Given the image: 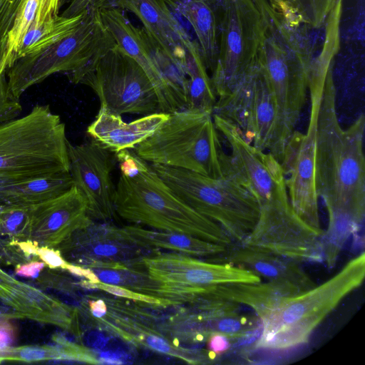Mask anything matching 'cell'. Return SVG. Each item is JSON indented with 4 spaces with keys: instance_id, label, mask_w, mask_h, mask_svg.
Listing matches in <instances>:
<instances>
[{
    "instance_id": "cell-1",
    "label": "cell",
    "mask_w": 365,
    "mask_h": 365,
    "mask_svg": "<svg viewBox=\"0 0 365 365\" xmlns=\"http://www.w3.org/2000/svg\"><path fill=\"white\" fill-rule=\"evenodd\" d=\"M329 70L321 97L316 129L314 181L329 217L322 237L324 261L336 264L347 240L364 222L365 161L364 114L344 130L336 111V88Z\"/></svg>"
},
{
    "instance_id": "cell-2",
    "label": "cell",
    "mask_w": 365,
    "mask_h": 365,
    "mask_svg": "<svg viewBox=\"0 0 365 365\" xmlns=\"http://www.w3.org/2000/svg\"><path fill=\"white\" fill-rule=\"evenodd\" d=\"M68 173L66 125L48 105L0 123V180Z\"/></svg>"
},
{
    "instance_id": "cell-3",
    "label": "cell",
    "mask_w": 365,
    "mask_h": 365,
    "mask_svg": "<svg viewBox=\"0 0 365 365\" xmlns=\"http://www.w3.org/2000/svg\"><path fill=\"white\" fill-rule=\"evenodd\" d=\"M219 134L212 113L184 108L169 113L155 132L132 150L150 164L220 178L228 175L230 164Z\"/></svg>"
},
{
    "instance_id": "cell-4",
    "label": "cell",
    "mask_w": 365,
    "mask_h": 365,
    "mask_svg": "<svg viewBox=\"0 0 365 365\" xmlns=\"http://www.w3.org/2000/svg\"><path fill=\"white\" fill-rule=\"evenodd\" d=\"M113 202L115 214L130 222L192 235L225 247L235 243L220 225L178 197L150 164L135 177L120 175Z\"/></svg>"
},
{
    "instance_id": "cell-5",
    "label": "cell",
    "mask_w": 365,
    "mask_h": 365,
    "mask_svg": "<svg viewBox=\"0 0 365 365\" xmlns=\"http://www.w3.org/2000/svg\"><path fill=\"white\" fill-rule=\"evenodd\" d=\"M365 276V255L352 258L332 277L294 297H289L262 322L255 347L285 350L307 343L313 331Z\"/></svg>"
},
{
    "instance_id": "cell-6",
    "label": "cell",
    "mask_w": 365,
    "mask_h": 365,
    "mask_svg": "<svg viewBox=\"0 0 365 365\" xmlns=\"http://www.w3.org/2000/svg\"><path fill=\"white\" fill-rule=\"evenodd\" d=\"M270 2V1H269ZM269 24L257 56L289 138L295 130L309 89L313 52L295 26L271 2Z\"/></svg>"
},
{
    "instance_id": "cell-7",
    "label": "cell",
    "mask_w": 365,
    "mask_h": 365,
    "mask_svg": "<svg viewBox=\"0 0 365 365\" xmlns=\"http://www.w3.org/2000/svg\"><path fill=\"white\" fill-rule=\"evenodd\" d=\"M150 166L178 197L220 225L234 242L241 243L256 225L260 206L233 178H212L158 164Z\"/></svg>"
},
{
    "instance_id": "cell-8",
    "label": "cell",
    "mask_w": 365,
    "mask_h": 365,
    "mask_svg": "<svg viewBox=\"0 0 365 365\" xmlns=\"http://www.w3.org/2000/svg\"><path fill=\"white\" fill-rule=\"evenodd\" d=\"M98 9L84 12L81 23L67 36L32 55L18 59L8 70L12 93L18 98L51 75L78 71L115 46Z\"/></svg>"
},
{
    "instance_id": "cell-9",
    "label": "cell",
    "mask_w": 365,
    "mask_h": 365,
    "mask_svg": "<svg viewBox=\"0 0 365 365\" xmlns=\"http://www.w3.org/2000/svg\"><path fill=\"white\" fill-rule=\"evenodd\" d=\"M212 115L232 123L246 140L282 161L289 138L273 91L257 60L228 94L218 98Z\"/></svg>"
},
{
    "instance_id": "cell-10",
    "label": "cell",
    "mask_w": 365,
    "mask_h": 365,
    "mask_svg": "<svg viewBox=\"0 0 365 365\" xmlns=\"http://www.w3.org/2000/svg\"><path fill=\"white\" fill-rule=\"evenodd\" d=\"M270 10L269 0H222L218 58L211 76L217 98L228 94L257 61Z\"/></svg>"
},
{
    "instance_id": "cell-11",
    "label": "cell",
    "mask_w": 365,
    "mask_h": 365,
    "mask_svg": "<svg viewBox=\"0 0 365 365\" xmlns=\"http://www.w3.org/2000/svg\"><path fill=\"white\" fill-rule=\"evenodd\" d=\"M73 83L91 87L101 108L123 114L162 113L156 90L141 66L117 45L83 68L67 73Z\"/></svg>"
},
{
    "instance_id": "cell-12",
    "label": "cell",
    "mask_w": 365,
    "mask_h": 365,
    "mask_svg": "<svg viewBox=\"0 0 365 365\" xmlns=\"http://www.w3.org/2000/svg\"><path fill=\"white\" fill-rule=\"evenodd\" d=\"M160 298L173 304L191 302L212 287L234 282L255 283L262 278L253 272L227 263L207 262L178 252H154L142 259Z\"/></svg>"
},
{
    "instance_id": "cell-13",
    "label": "cell",
    "mask_w": 365,
    "mask_h": 365,
    "mask_svg": "<svg viewBox=\"0 0 365 365\" xmlns=\"http://www.w3.org/2000/svg\"><path fill=\"white\" fill-rule=\"evenodd\" d=\"M327 76H309L310 118L307 131L294 130L287 141L280 162L288 197L296 214L323 235L314 181L315 138L319 103Z\"/></svg>"
},
{
    "instance_id": "cell-14",
    "label": "cell",
    "mask_w": 365,
    "mask_h": 365,
    "mask_svg": "<svg viewBox=\"0 0 365 365\" xmlns=\"http://www.w3.org/2000/svg\"><path fill=\"white\" fill-rule=\"evenodd\" d=\"M322 237L296 214L284 192L260 206L256 225L240 244L301 262L322 259Z\"/></svg>"
},
{
    "instance_id": "cell-15",
    "label": "cell",
    "mask_w": 365,
    "mask_h": 365,
    "mask_svg": "<svg viewBox=\"0 0 365 365\" xmlns=\"http://www.w3.org/2000/svg\"><path fill=\"white\" fill-rule=\"evenodd\" d=\"M212 118L230 149L228 177L249 191L259 206L287 192L281 164L272 153L246 140L232 123L216 115Z\"/></svg>"
},
{
    "instance_id": "cell-16",
    "label": "cell",
    "mask_w": 365,
    "mask_h": 365,
    "mask_svg": "<svg viewBox=\"0 0 365 365\" xmlns=\"http://www.w3.org/2000/svg\"><path fill=\"white\" fill-rule=\"evenodd\" d=\"M60 245L65 257L91 269L144 267L142 259L148 256L146 251H155L137 245L123 227L93 222L75 231Z\"/></svg>"
},
{
    "instance_id": "cell-17",
    "label": "cell",
    "mask_w": 365,
    "mask_h": 365,
    "mask_svg": "<svg viewBox=\"0 0 365 365\" xmlns=\"http://www.w3.org/2000/svg\"><path fill=\"white\" fill-rule=\"evenodd\" d=\"M112 153L94 139L75 145L68 142L70 174L73 185L86 200L91 219L107 221L115 215Z\"/></svg>"
},
{
    "instance_id": "cell-18",
    "label": "cell",
    "mask_w": 365,
    "mask_h": 365,
    "mask_svg": "<svg viewBox=\"0 0 365 365\" xmlns=\"http://www.w3.org/2000/svg\"><path fill=\"white\" fill-rule=\"evenodd\" d=\"M92 222L86 200L73 185L61 195L31 206L28 241L53 248Z\"/></svg>"
},
{
    "instance_id": "cell-19",
    "label": "cell",
    "mask_w": 365,
    "mask_h": 365,
    "mask_svg": "<svg viewBox=\"0 0 365 365\" xmlns=\"http://www.w3.org/2000/svg\"><path fill=\"white\" fill-rule=\"evenodd\" d=\"M101 19L116 45L143 69L158 93L161 112L169 113L179 107L161 69L156 48L144 29L134 26L124 10L109 6L99 9Z\"/></svg>"
},
{
    "instance_id": "cell-20",
    "label": "cell",
    "mask_w": 365,
    "mask_h": 365,
    "mask_svg": "<svg viewBox=\"0 0 365 365\" xmlns=\"http://www.w3.org/2000/svg\"><path fill=\"white\" fill-rule=\"evenodd\" d=\"M116 7L134 14L154 46L187 73L192 40L164 0H120Z\"/></svg>"
},
{
    "instance_id": "cell-21",
    "label": "cell",
    "mask_w": 365,
    "mask_h": 365,
    "mask_svg": "<svg viewBox=\"0 0 365 365\" xmlns=\"http://www.w3.org/2000/svg\"><path fill=\"white\" fill-rule=\"evenodd\" d=\"M0 299L15 318L29 319L69 329L73 312L65 304L36 287L19 281L0 268Z\"/></svg>"
},
{
    "instance_id": "cell-22",
    "label": "cell",
    "mask_w": 365,
    "mask_h": 365,
    "mask_svg": "<svg viewBox=\"0 0 365 365\" xmlns=\"http://www.w3.org/2000/svg\"><path fill=\"white\" fill-rule=\"evenodd\" d=\"M218 256L220 263L243 267L267 281L292 286L302 293L315 286L299 262L269 251L233 243Z\"/></svg>"
},
{
    "instance_id": "cell-23",
    "label": "cell",
    "mask_w": 365,
    "mask_h": 365,
    "mask_svg": "<svg viewBox=\"0 0 365 365\" xmlns=\"http://www.w3.org/2000/svg\"><path fill=\"white\" fill-rule=\"evenodd\" d=\"M168 117V113H155L126 123L121 115L100 108L86 132L93 139L116 153L122 150L133 149L150 136Z\"/></svg>"
},
{
    "instance_id": "cell-24",
    "label": "cell",
    "mask_w": 365,
    "mask_h": 365,
    "mask_svg": "<svg viewBox=\"0 0 365 365\" xmlns=\"http://www.w3.org/2000/svg\"><path fill=\"white\" fill-rule=\"evenodd\" d=\"M170 9L185 18L197 36L207 71H214L218 58L222 0H164Z\"/></svg>"
},
{
    "instance_id": "cell-25",
    "label": "cell",
    "mask_w": 365,
    "mask_h": 365,
    "mask_svg": "<svg viewBox=\"0 0 365 365\" xmlns=\"http://www.w3.org/2000/svg\"><path fill=\"white\" fill-rule=\"evenodd\" d=\"M297 289L282 283L234 282L212 287V294L240 305L251 308L261 322L276 311L289 297L301 294Z\"/></svg>"
},
{
    "instance_id": "cell-26",
    "label": "cell",
    "mask_w": 365,
    "mask_h": 365,
    "mask_svg": "<svg viewBox=\"0 0 365 365\" xmlns=\"http://www.w3.org/2000/svg\"><path fill=\"white\" fill-rule=\"evenodd\" d=\"M73 185L70 173L16 180H0V205L31 207Z\"/></svg>"
},
{
    "instance_id": "cell-27",
    "label": "cell",
    "mask_w": 365,
    "mask_h": 365,
    "mask_svg": "<svg viewBox=\"0 0 365 365\" xmlns=\"http://www.w3.org/2000/svg\"><path fill=\"white\" fill-rule=\"evenodd\" d=\"M123 229L137 245L150 250L164 249L192 257H215L227 248L179 232L149 230L136 225L125 226Z\"/></svg>"
},
{
    "instance_id": "cell-28",
    "label": "cell",
    "mask_w": 365,
    "mask_h": 365,
    "mask_svg": "<svg viewBox=\"0 0 365 365\" xmlns=\"http://www.w3.org/2000/svg\"><path fill=\"white\" fill-rule=\"evenodd\" d=\"M187 51L188 81L185 108L212 113L217 95L195 40H192Z\"/></svg>"
},
{
    "instance_id": "cell-29",
    "label": "cell",
    "mask_w": 365,
    "mask_h": 365,
    "mask_svg": "<svg viewBox=\"0 0 365 365\" xmlns=\"http://www.w3.org/2000/svg\"><path fill=\"white\" fill-rule=\"evenodd\" d=\"M83 14L73 17L58 16L38 28L29 29L22 41L16 61L38 53L67 36L79 25Z\"/></svg>"
},
{
    "instance_id": "cell-30",
    "label": "cell",
    "mask_w": 365,
    "mask_h": 365,
    "mask_svg": "<svg viewBox=\"0 0 365 365\" xmlns=\"http://www.w3.org/2000/svg\"><path fill=\"white\" fill-rule=\"evenodd\" d=\"M143 268L145 267H123L91 269L103 283L120 286L135 292L159 297L156 284L145 270L143 272Z\"/></svg>"
},
{
    "instance_id": "cell-31",
    "label": "cell",
    "mask_w": 365,
    "mask_h": 365,
    "mask_svg": "<svg viewBox=\"0 0 365 365\" xmlns=\"http://www.w3.org/2000/svg\"><path fill=\"white\" fill-rule=\"evenodd\" d=\"M282 11L296 16L312 28L324 25L339 0H270Z\"/></svg>"
},
{
    "instance_id": "cell-32",
    "label": "cell",
    "mask_w": 365,
    "mask_h": 365,
    "mask_svg": "<svg viewBox=\"0 0 365 365\" xmlns=\"http://www.w3.org/2000/svg\"><path fill=\"white\" fill-rule=\"evenodd\" d=\"M31 207L0 205V236L15 243L28 241Z\"/></svg>"
},
{
    "instance_id": "cell-33",
    "label": "cell",
    "mask_w": 365,
    "mask_h": 365,
    "mask_svg": "<svg viewBox=\"0 0 365 365\" xmlns=\"http://www.w3.org/2000/svg\"><path fill=\"white\" fill-rule=\"evenodd\" d=\"M0 360L34 362L48 360H68L65 349L58 346H22L0 350Z\"/></svg>"
},
{
    "instance_id": "cell-34",
    "label": "cell",
    "mask_w": 365,
    "mask_h": 365,
    "mask_svg": "<svg viewBox=\"0 0 365 365\" xmlns=\"http://www.w3.org/2000/svg\"><path fill=\"white\" fill-rule=\"evenodd\" d=\"M79 284L86 289H98L119 297L133 299L150 304L158 306H169L170 304H173L170 301L163 298L145 294L120 286L103 283L101 281L98 283H93L89 280H81L79 282Z\"/></svg>"
},
{
    "instance_id": "cell-35",
    "label": "cell",
    "mask_w": 365,
    "mask_h": 365,
    "mask_svg": "<svg viewBox=\"0 0 365 365\" xmlns=\"http://www.w3.org/2000/svg\"><path fill=\"white\" fill-rule=\"evenodd\" d=\"M3 54L0 41V62ZM22 110L19 98L11 91L6 73H0V123L18 117Z\"/></svg>"
},
{
    "instance_id": "cell-36",
    "label": "cell",
    "mask_w": 365,
    "mask_h": 365,
    "mask_svg": "<svg viewBox=\"0 0 365 365\" xmlns=\"http://www.w3.org/2000/svg\"><path fill=\"white\" fill-rule=\"evenodd\" d=\"M26 1L27 0H0V41L2 49L18 13Z\"/></svg>"
},
{
    "instance_id": "cell-37",
    "label": "cell",
    "mask_w": 365,
    "mask_h": 365,
    "mask_svg": "<svg viewBox=\"0 0 365 365\" xmlns=\"http://www.w3.org/2000/svg\"><path fill=\"white\" fill-rule=\"evenodd\" d=\"M119 163L120 175L133 178L146 170L150 163H147L130 149L122 150L114 153Z\"/></svg>"
},
{
    "instance_id": "cell-38",
    "label": "cell",
    "mask_w": 365,
    "mask_h": 365,
    "mask_svg": "<svg viewBox=\"0 0 365 365\" xmlns=\"http://www.w3.org/2000/svg\"><path fill=\"white\" fill-rule=\"evenodd\" d=\"M120 0H71L69 6L61 14L64 17H73L90 9H101L116 6Z\"/></svg>"
},
{
    "instance_id": "cell-39",
    "label": "cell",
    "mask_w": 365,
    "mask_h": 365,
    "mask_svg": "<svg viewBox=\"0 0 365 365\" xmlns=\"http://www.w3.org/2000/svg\"><path fill=\"white\" fill-rule=\"evenodd\" d=\"M35 255L46 264L50 268H62L66 269L68 262L63 257L58 250L52 247L37 246Z\"/></svg>"
},
{
    "instance_id": "cell-40",
    "label": "cell",
    "mask_w": 365,
    "mask_h": 365,
    "mask_svg": "<svg viewBox=\"0 0 365 365\" xmlns=\"http://www.w3.org/2000/svg\"><path fill=\"white\" fill-rule=\"evenodd\" d=\"M232 343V337L222 333H213L208 336L207 349L216 356L227 351Z\"/></svg>"
},
{
    "instance_id": "cell-41",
    "label": "cell",
    "mask_w": 365,
    "mask_h": 365,
    "mask_svg": "<svg viewBox=\"0 0 365 365\" xmlns=\"http://www.w3.org/2000/svg\"><path fill=\"white\" fill-rule=\"evenodd\" d=\"M15 339V330L8 321L0 322V350L10 347Z\"/></svg>"
},
{
    "instance_id": "cell-42",
    "label": "cell",
    "mask_w": 365,
    "mask_h": 365,
    "mask_svg": "<svg viewBox=\"0 0 365 365\" xmlns=\"http://www.w3.org/2000/svg\"><path fill=\"white\" fill-rule=\"evenodd\" d=\"M44 264L40 262H31L24 264H19L16 268V273L24 277H36L43 269Z\"/></svg>"
},
{
    "instance_id": "cell-43",
    "label": "cell",
    "mask_w": 365,
    "mask_h": 365,
    "mask_svg": "<svg viewBox=\"0 0 365 365\" xmlns=\"http://www.w3.org/2000/svg\"><path fill=\"white\" fill-rule=\"evenodd\" d=\"M66 270L73 274L78 275L79 277H83L87 279V280H89L93 283H98L100 282L99 279L93 272V271L88 267L83 268L79 265L68 264Z\"/></svg>"
},
{
    "instance_id": "cell-44",
    "label": "cell",
    "mask_w": 365,
    "mask_h": 365,
    "mask_svg": "<svg viewBox=\"0 0 365 365\" xmlns=\"http://www.w3.org/2000/svg\"><path fill=\"white\" fill-rule=\"evenodd\" d=\"M88 306L92 314L97 318L103 317L108 312L107 305L103 299L91 300Z\"/></svg>"
},
{
    "instance_id": "cell-45",
    "label": "cell",
    "mask_w": 365,
    "mask_h": 365,
    "mask_svg": "<svg viewBox=\"0 0 365 365\" xmlns=\"http://www.w3.org/2000/svg\"><path fill=\"white\" fill-rule=\"evenodd\" d=\"M71 0H60L59 1V6H60V8L65 4L66 3H68V2H71Z\"/></svg>"
}]
</instances>
